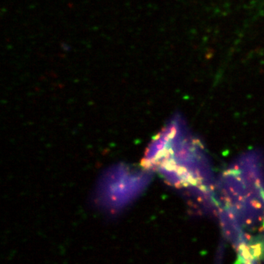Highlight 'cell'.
<instances>
[{"label":"cell","mask_w":264,"mask_h":264,"mask_svg":"<svg viewBox=\"0 0 264 264\" xmlns=\"http://www.w3.org/2000/svg\"><path fill=\"white\" fill-rule=\"evenodd\" d=\"M150 163L171 185L200 205L216 207L215 181L210 158L200 138L178 115L153 143Z\"/></svg>","instance_id":"6da1fadb"}]
</instances>
